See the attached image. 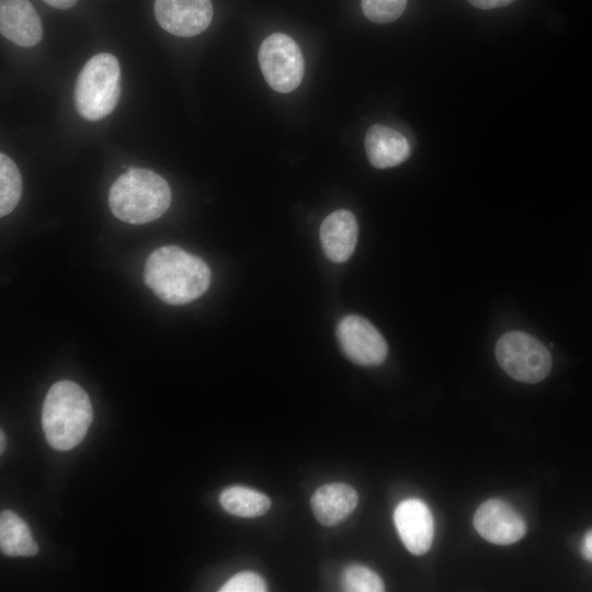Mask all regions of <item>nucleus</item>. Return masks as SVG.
I'll use <instances>...</instances> for the list:
<instances>
[{"label":"nucleus","mask_w":592,"mask_h":592,"mask_svg":"<svg viewBox=\"0 0 592 592\" xmlns=\"http://www.w3.org/2000/svg\"><path fill=\"white\" fill-rule=\"evenodd\" d=\"M121 69L116 57L100 53L81 69L75 86V105L87 121H99L115 109L119 94Z\"/></svg>","instance_id":"nucleus-4"},{"label":"nucleus","mask_w":592,"mask_h":592,"mask_svg":"<svg viewBox=\"0 0 592 592\" xmlns=\"http://www.w3.org/2000/svg\"><path fill=\"white\" fill-rule=\"evenodd\" d=\"M22 194V179L15 162L5 153H0V215L10 214Z\"/></svg>","instance_id":"nucleus-17"},{"label":"nucleus","mask_w":592,"mask_h":592,"mask_svg":"<svg viewBox=\"0 0 592 592\" xmlns=\"http://www.w3.org/2000/svg\"><path fill=\"white\" fill-rule=\"evenodd\" d=\"M365 150L371 164L377 169L396 167L411 152L408 139L392 127L375 124L365 136Z\"/></svg>","instance_id":"nucleus-13"},{"label":"nucleus","mask_w":592,"mask_h":592,"mask_svg":"<svg viewBox=\"0 0 592 592\" xmlns=\"http://www.w3.org/2000/svg\"><path fill=\"white\" fill-rule=\"evenodd\" d=\"M171 190L158 173L129 168L109 191V205L119 220L140 225L159 218L169 208Z\"/></svg>","instance_id":"nucleus-3"},{"label":"nucleus","mask_w":592,"mask_h":592,"mask_svg":"<svg viewBox=\"0 0 592 592\" xmlns=\"http://www.w3.org/2000/svg\"><path fill=\"white\" fill-rule=\"evenodd\" d=\"M225 511L240 517H257L266 513L271 506L270 498L257 490L234 486L219 496Z\"/></svg>","instance_id":"nucleus-16"},{"label":"nucleus","mask_w":592,"mask_h":592,"mask_svg":"<svg viewBox=\"0 0 592 592\" xmlns=\"http://www.w3.org/2000/svg\"><path fill=\"white\" fill-rule=\"evenodd\" d=\"M259 62L265 81L277 92H292L303 80L305 62L301 50L284 33H274L262 42Z\"/></svg>","instance_id":"nucleus-6"},{"label":"nucleus","mask_w":592,"mask_h":592,"mask_svg":"<svg viewBox=\"0 0 592 592\" xmlns=\"http://www.w3.org/2000/svg\"><path fill=\"white\" fill-rule=\"evenodd\" d=\"M474 526L482 538L498 545L513 544L526 532L522 515L501 499L481 503L474 515Z\"/></svg>","instance_id":"nucleus-9"},{"label":"nucleus","mask_w":592,"mask_h":592,"mask_svg":"<svg viewBox=\"0 0 592 592\" xmlns=\"http://www.w3.org/2000/svg\"><path fill=\"white\" fill-rule=\"evenodd\" d=\"M266 583L262 577L251 571H242L231 577L220 592H264Z\"/></svg>","instance_id":"nucleus-20"},{"label":"nucleus","mask_w":592,"mask_h":592,"mask_svg":"<svg viewBox=\"0 0 592 592\" xmlns=\"http://www.w3.org/2000/svg\"><path fill=\"white\" fill-rule=\"evenodd\" d=\"M341 587L348 592H382L385 585L380 577L362 565H350L341 576Z\"/></svg>","instance_id":"nucleus-18"},{"label":"nucleus","mask_w":592,"mask_h":592,"mask_svg":"<svg viewBox=\"0 0 592 592\" xmlns=\"http://www.w3.org/2000/svg\"><path fill=\"white\" fill-rule=\"evenodd\" d=\"M0 547L10 557L35 556L37 543L26 523L14 512L3 510L0 514Z\"/></svg>","instance_id":"nucleus-15"},{"label":"nucleus","mask_w":592,"mask_h":592,"mask_svg":"<svg viewBox=\"0 0 592 592\" xmlns=\"http://www.w3.org/2000/svg\"><path fill=\"white\" fill-rule=\"evenodd\" d=\"M144 281L164 303L184 305L208 289L210 270L197 255L178 246H163L148 257Z\"/></svg>","instance_id":"nucleus-1"},{"label":"nucleus","mask_w":592,"mask_h":592,"mask_svg":"<svg viewBox=\"0 0 592 592\" xmlns=\"http://www.w3.org/2000/svg\"><path fill=\"white\" fill-rule=\"evenodd\" d=\"M357 500L354 488L346 483L334 482L318 488L310 503L317 521L325 526H333L354 511Z\"/></svg>","instance_id":"nucleus-14"},{"label":"nucleus","mask_w":592,"mask_h":592,"mask_svg":"<svg viewBox=\"0 0 592 592\" xmlns=\"http://www.w3.org/2000/svg\"><path fill=\"white\" fill-rule=\"evenodd\" d=\"M476 8L488 10L494 8L505 7L512 3L514 0H467Z\"/></svg>","instance_id":"nucleus-21"},{"label":"nucleus","mask_w":592,"mask_h":592,"mask_svg":"<svg viewBox=\"0 0 592 592\" xmlns=\"http://www.w3.org/2000/svg\"><path fill=\"white\" fill-rule=\"evenodd\" d=\"M394 522L401 542L411 554L423 555L431 548L434 521L423 501L419 499L401 501L395 509Z\"/></svg>","instance_id":"nucleus-10"},{"label":"nucleus","mask_w":592,"mask_h":592,"mask_svg":"<svg viewBox=\"0 0 592 592\" xmlns=\"http://www.w3.org/2000/svg\"><path fill=\"white\" fill-rule=\"evenodd\" d=\"M496 356L509 376L523 383H538L551 368L549 351L537 339L521 331L504 333L497 342Z\"/></svg>","instance_id":"nucleus-5"},{"label":"nucleus","mask_w":592,"mask_h":592,"mask_svg":"<svg viewBox=\"0 0 592 592\" xmlns=\"http://www.w3.org/2000/svg\"><path fill=\"white\" fill-rule=\"evenodd\" d=\"M45 3L56 9H69L77 3L78 0H43Z\"/></svg>","instance_id":"nucleus-23"},{"label":"nucleus","mask_w":592,"mask_h":592,"mask_svg":"<svg viewBox=\"0 0 592 592\" xmlns=\"http://www.w3.org/2000/svg\"><path fill=\"white\" fill-rule=\"evenodd\" d=\"M92 417L89 396L78 384L55 383L42 409V426L48 444L57 451L73 448L86 436Z\"/></svg>","instance_id":"nucleus-2"},{"label":"nucleus","mask_w":592,"mask_h":592,"mask_svg":"<svg viewBox=\"0 0 592 592\" xmlns=\"http://www.w3.org/2000/svg\"><path fill=\"white\" fill-rule=\"evenodd\" d=\"M155 16L164 31L191 37L209 26L213 4L210 0H155Z\"/></svg>","instance_id":"nucleus-8"},{"label":"nucleus","mask_w":592,"mask_h":592,"mask_svg":"<svg viewBox=\"0 0 592 592\" xmlns=\"http://www.w3.org/2000/svg\"><path fill=\"white\" fill-rule=\"evenodd\" d=\"M0 30L5 38L22 47L35 46L43 36L39 16L29 0L0 1Z\"/></svg>","instance_id":"nucleus-11"},{"label":"nucleus","mask_w":592,"mask_h":592,"mask_svg":"<svg viewBox=\"0 0 592 592\" xmlns=\"http://www.w3.org/2000/svg\"><path fill=\"white\" fill-rule=\"evenodd\" d=\"M408 0H361L364 15L375 23H390L406 9Z\"/></svg>","instance_id":"nucleus-19"},{"label":"nucleus","mask_w":592,"mask_h":592,"mask_svg":"<svg viewBox=\"0 0 592 592\" xmlns=\"http://www.w3.org/2000/svg\"><path fill=\"white\" fill-rule=\"evenodd\" d=\"M357 221L346 209H338L328 215L320 226V241L325 254L333 262L346 261L357 241Z\"/></svg>","instance_id":"nucleus-12"},{"label":"nucleus","mask_w":592,"mask_h":592,"mask_svg":"<svg viewBox=\"0 0 592 592\" xmlns=\"http://www.w3.org/2000/svg\"><path fill=\"white\" fill-rule=\"evenodd\" d=\"M580 550L583 558L592 562V530L583 536Z\"/></svg>","instance_id":"nucleus-22"},{"label":"nucleus","mask_w":592,"mask_h":592,"mask_svg":"<svg viewBox=\"0 0 592 592\" xmlns=\"http://www.w3.org/2000/svg\"><path fill=\"white\" fill-rule=\"evenodd\" d=\"M337 338L346 357L358 365H379L387 356L384 337L361 316L349 315L341 319L337 327Z\"/></svg>","instance_id":"nucleus-7"},{"label":"nucleus","mask_w":592,"mask_h":592,"mask_svg":"<svg viewBox=\"0 0 592 592\" xmlns=\"http://www.w3.org/2000/svg\"><path fill=\"white\" fill-rule=\"evenodd\" d=\"M0 442H1L0 452L2 453L5 445V437H4L3 431L0 432Z\"/></svg>","instance_id":"nucleus-24"}]
</instances>
